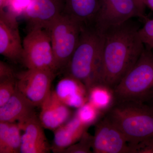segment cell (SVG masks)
Here are the masks:
<instances>
[{"label":"cell","instance_id":"6da1fadb","mask_svg":"<svg viewBox=\"0 0 153 153\" xmlns=\"http://www.w3.org/2000/svg\"><path fill=\"white\" fill-rule=\"evenodd\" d=\"M140 27L131 19L102 33L98 85L111 91L136 63L145 47L139 34Z\"/></svg>","mask_w":153,"mask_h":153},{"label":"cell","instance_id":"7a4b0ae2","mask_svg":"<svg viewBox=\"0 0 153 153\" xmlns=\"http://www.w3.org/2000/svg\"><path fill=\"white\" fill-rule=\"evenodd\" d=\"M103 37L93 25H83L79 41L64 70L88 91L98 85Z\"/></svg>","mask_w":153,"mask_h":153},{"label":"cell","instance_id":"3957f363","mask_svg":"<svg viewBox=\"0 0 153 153\" xmlns=\"http://www.w3.org/2000/svg\"><path fill=\"white\" fill-rule=\"evenodd\" d=\"M104 116L120 131L130 146L153 138V108L148 103L113 101Z\"/></svg>","mask_w":153,"mask_h":153},{"label":"cell","instance_id":"277c9868","mask_svg":"<svg viewBox=\"0 0 153 153\" xmlns=\"http://www.w3.org/2000/svg\"><path fill=\"white\" fill-rule=\"evenodd\" d=\"M112 91L113 102L147 103L153 99V51L145 46L131 69Z\"/></svg>","mask_w":153,"mask_h":153},{"label":"cell","instance_id":"5b68a950","mask_svg":"<svg viewBox=\"0 0 153 153\" xmlns=\"http://www.w3.org/2000/svg\"><path fill=\"white\" fill-rule=\"evenodd\" d=\"M82 25L63 12L45 29L51 40L57 71L64 70L68 65L79 41Z\"/></svg>","mask_w":153,"mask_h":153},{"label":"cell","instance_id":"8992f818","mask_svg":"<svg viewBox=\"0 0 153 153\" xmlns=\"http://www.w3.org/2000/svg\"><path fill=\"white\" fill-rule=\"evenodd\" d=\"M22 62L27 69L58 71L51 40L43 28L29 30L23 41Z\"/></svg>","mask_w":153,"mask_h":153},{"label":"cell","instance_id":"52a82bcc","mask_svg":"<svg viewBox=\"0 0 153 153\" xmlns=\"http://www.w3.org/2000/svg\"><path fill=\"white\" fill-rule=\"evenodd\" d=\"M134 18H146L135 0H99L93 25L102 34L111 27Z\"/></svg>","mask_w":153,"mask_h":153},{"label":"cell","instance_id":"ba28073f","mask_svg":"<svg viewBox=\"0 0 153 153\" xmlns=\"http://www.w3.org/2000/svg\"><path fill=\"white\" fill-rule=\"evenodd\" d=\"M56 74L41 69H27L16 74L17 88L35 107H40L51 93Z\"/></svg>","mask_w":153,"mask_h":153},{"label":"cell","instance_id":"9c48e42d","mask_svg":"<svg viewBox=\"0 0 153 153\" xmlns=\"http://www.w3.org/2000/svg\"><path fill=\"white\" fill-rule=\"evenodd\" d=\"M92 149L94 153H130L123 135L104 116L96 123Z\"/></svg>","mask_w":153,"mask_h":153},{"label":"cell","instance_id":"30bf717a","mask_svg":"<svg viewBox=\"0 0 153 153\" xmlns=\"http://www.w3.org/2000/svg\"><path fill=\"white\" fill-rule=\"evenodd\" d=\"M23 50L17 18L5 10H0V53L17 62L22 61Z\"/></svg>","mask_w":153,"mask_h":153},{"label":"cell","instance_id":"8fae6325","mask_svg":"<svg viewBox=\"0 0 153 153\" xmlns=\"http://www.w3.org/2000/svg\"><path fill=\"white\" fill-rule=\"evenodd\" d=\"M63 0H30L24 16L29 30L34 28L45 29L64 11Z\"/></svg>","mask_w":153,"mask_h":153},{"label":"cell","instance_id":"7c38bea8","mask_svg":"<svg viewBox=\"0 0 153 153\" xmlns=\"http://www.w3.org/2000/svg\"><path fill=\"white\" fill-rule=\"evenodd\" d=\"M18 124L21 130L24 131L22 135L20 153H47L50 152L51 146L45 135L44 128L36 115L25 122Z\"/></svg>","mask_w":153,"mask_h":153},{"label":"cell","instance_id":"4fadbf2b","mask_svg":"<svg viewBox=\"0 0 153 153\" xmlns=\"http://www.w3.org/2000/svg\"><path fill=\"white\" fill-rule=\"evenodd\" d=\"M39 120L44 128L55 131L70 120L69 107L58 98L54 91L41 105Z\"/></svg>","mask_w":153,"mask_h":153},{"label":"cell","instance_id":"5bb4252c","mask_svg":"<svg viewBox=\"0 0 153 153\" xmlns=\"http://www.w3.org/2000/svg\"><path fill=\"white\" fill-rule=\"evenodd\" d=\"M35 107L17 88L8 101L0 106V122L23 123L36 115Z\"/></svg>","mask_w":153,"mask_h":153},{"label":"cell","instance_id":"9a60e30c","mask_svg":"<svg viewBox=\"0 0 153 153\" xmlns=\"http://www.w3.org/2000/svg\"><path fill=\"white\" fill-rule=\"evenodd\" d=\"M88 127L75 115L72 118L54 131L51 150L55 153H62L79 141Z\"/></svg>","mask_w":153,"mask_h":153},{"label":"cell","instance_id":"2e32d148","mask_svg":"<svg viewBox=\"0 0 153 153\" xmlns=\"http://www.w3.org/2000/svg\"><path fill=\"white\" fill-rule=\"evenodd\" d=\"M54 92L58 98L69 107L79 108L86 103L88 93L79 80L67 76L60 79Z\"/></svg>","mask_w":153,"mask_h":153},{"label":"cell","instance_id":"e0dca14e","mask_svg":"<svg viewBox=\"0 0 153 153\" xmlns=\"http://www.w3.org/2000/svg\"><path fill=\"white\" fill-rule=\"evenodd\" d=\"M63 13L82 25H93L98 7L99 0H63Z\"/></svg>","mask_w":153,"mask_h":153},{"label":"cell","instance_id":"ac0fdd59","mask_svg":"<svg viewBox=\"0 0 153 153\" xmlns=\"http://www.w3.org/2000/svg\"><path fill=\"white\" fill-rule=\"evenodd\" d=\"M21 131L18 123L0 122V153H20Z\"/></svg>","mask_w":153,"mask_h":153},{"label":"cell","instance_id":"d6986e66","mask_svg":"<svg viewBox=\"0 0 153 153\" xmlns=\"http://www.w3.org/2000/svg\"><path fill=\"white\" fill-rule=\"evenodd\" d=\"M89 102L97 109H106L112 102L113 100L112 91L101 85H97L88 91Z\"/></svg>","mask_w":153,"mask_h":153},{"label":"cell","instance_id":"ffe728a7","mask_svg":"<svg viewBox=\"0 0 153 153\" xmlns=\"http://www.w3.org/2000/svg\"><path fill=\"white\" fill-rule=\"evenodd\" d=\"M16 90V75L0 79V106L7 102Z\"/></svg>","mask_w":153,"mask_h":153},{"label":"cell","instance_id":"44dd1931","mask_svg":"<svg viewBox=\"0 0 153 153\" xmlns=\"http://www.w3.org/2000/svg\"><path fill=\"white\" fill-rule=\"evenodd\" d=\"M98 111L88 102L78 108L75 115L82 123L89 127L97 120Z\"/></svg>","mask_w":153,"mask_h":153},{"label":"cell","instance_id":"7402d4cb","mask_svg":"<svg viewBox=\"0 0 153 153\" xmlns=\"http://www.w3.org/2000/svg\"><path fill=\"white\" fill-rule=\"evenodd\" d=\"M93 136L86 131L83 134L79 141L68 147L62 153H90L92 152Z\"/></svg>","mask_w":153,"mask_h":153},{"label":"cell","instance_id":"603a6c76","mask_svg":"<svg viewBox=\"0 0 153 153\" xmlns=\"http://www.w3.org/2000/svg\"><path fill=\"white\" fill-rule=\"evenodd\" d=\"M139 34L145 46L153 51V19L146 20L139 30Z\"/></svg>","mask_w":153,"mask_h":153},{"label":"cell","instance_id":"cb8c5ba5","mask_svg":"<svg viewBox=\"0 0 153 153\" xmlns=\"http://www.w3.org/2000/svg\"><path fill=\"white\" fill-rule=\"evenodd\" d=\"M30 3V0H9L6 11L16 18L24 16Z\"/></svg>","mask_w":153,"mask_h":153},{"label":"cell","instance_id":"d4e9b609","mask_svg":"<svg viewBox=\"0 0 153 153\" xmlns=\"http://www.w3.org/2000/svg\"><path fill=\"white\" fill-rule=\"evenodd\" d=\"M129 146L130 153H153V138Z\"/></svg>","mask_w":153,"mask_h":153},{"label":"cell","instance_id":"484cf974","mask_svg":"<svg viewBox=\"0 0 153 153\" xmlns=\"http://www.w3.org/2000/svg\"><path fill=\"white\" fill-rule=\"evenodd\" d=\"M16 75V74L10 66L3 61H0V79L15 76Z\"/></svg>","mask_w":153,"mask_h":153},{"label":"cell","instance_id":"4316f807","mask_svg":"<svg viewBox=\"0 0 153 153\" xmlns=\"http://www.w3.org/2000/svg\"><path fill=\"white\" fill-rule=\"evenodd\" d=\"M135 1L138 7L140 10L144 15H145V9H146V6L145 5L144 0H135Z\"/></svg>","mask_w":153,"mask_h":153},{"label":"cell","instance_id":"83f0119b","mask_svg":"<svg viewBox=\"0 0 153 153\" xmlns=\"http://www.w3.org/2000/svg\"><path fill=\"white\" fill-rule=\"evenodd\" d=\"M9 0H0V10H4L6 8Z\"/></svg>","mask_w":153,"mask_h":153},{"label":"cell","instance_id":"f1b7e54d","mask_svg":"<svg viewBox=\"0 0 153 153\" xmlns=\"http://www.w3.org/2000/svg\"><path fill=\"white\" fill-rule=\"evenodd\" d=\"M146 7H147L149 8L153 11V0H144Z\"/></svg>","mask_w":153,"mask_h":153},{"label":"cell","instance_id":"f546056e","mask_svg":"<svg viewBox=\"0 0 153 153\" xmlns=\"http://www.w3.org/2000/svg\"><path fill=\"white\" fill-rule=\"evenodd\" d=\"M147 103H148V104L150 106L153 108V99L152 100H151L149 102H147Z\"/></svg>","mask_w":153,"mask_h":153}]
</instances>
